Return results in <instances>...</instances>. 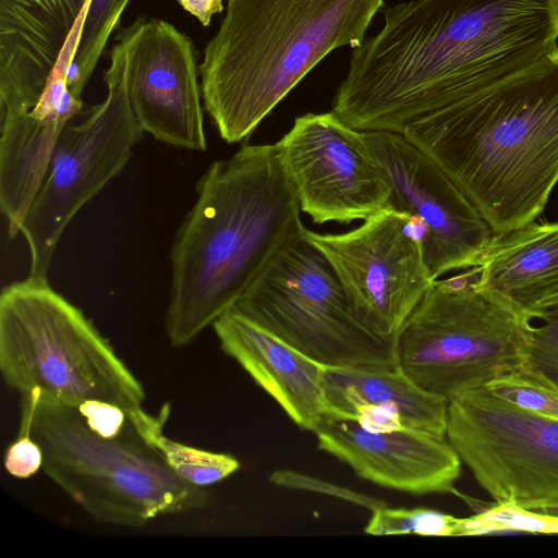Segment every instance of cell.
<instances>
[{
    "mask_svg": "<svg viewBox=\"0 0 558 558\" xmlns=\"http://www.w3.org/2000/svg\"><path fill=\"white\" fill-rule=\"evenodd\" d=\"M383 13L332 101L331 111L363 132L402 134L558 47L551 0H412Z\"/></svg>",
    "mask_w": 558,
    "mask_h": 558,
    "instance_id": "cell-1",
    "label": "cell"
},
{
    "mask_svg": "<svg viewBox=\"0 0 558 558\" xmlns=\"http://www.w3.org/2000/svg\"><path fill=\"white\" fill-rule=\"evenodd\" d=\"M402 134L439 165L495 234L534 222L558 183V47L417 118Z\"/></svg>",
    "mask_w": 558,
    "mask_h": 558,
    "instance_id": "cell-2",
    "label": "cell"
},
{
    "mask_svg": "<svg viewBox=\"0 0 558 558\" xmlns=\"http://www.w3.org/2000/svg\"><path fill=\"white\" fill-rule=\"evenodd\" d=\"M276 144L242 145L213 162L171 250L165 329L190 344L229 311L274 255L305 228Z\"/></svg>",
    "mask_w": 558,
    "mask_h": 558,
    "instance_id": "cell-3",
    "label": "cell"
},
{
    "mask_svg": "<svg viewBox=\"0 0 558 558\" xmlns=\"http://www.w3.org/2000/svg\"><path fill=\"white\" fill-rule=\"evenodd\" d=\"M384 0H228L198 70L220 137L247 140L331 51L360 47Z\"/></svg>",
    "mask_w": 558,
    "mask_h": 558,
    "instance_id": "cell-4",
    "label": "cell"
},
{
    "mask_svg": "<svg viewBox=\"0 0 558 558\" xmlns=\"http://www.w3.org/2000/svg\"><path fill=\"white\" fill-rule=\"evenodd\" d=\"M20 429L43 451V471L95 520L142 526L162 515L201 509L205 488L167 465L130 421L114 438L92 432L74 407L36 392L22 396Z\"/></svg>",
    "mask_w": 558,
    "mask_h": 558,
    "instance_id": "cell-5",
    "label": "cell"
},
{
    "mask_svg": "<svg viewBox=\"0 0 558 558\" xmlns=\"http://www.w3.org/2000/svg\"><path fill=\"white\" fill-rule=\"evenodd\" d=\"M0 369L22 396L70 407L85 401L142 408L141 381L83 312L47 279L7 286L0 295Z\"/></svg>",
    "mask_w": 558,
    "mask_h": 558,
    "instance_id": "cell-6",
    "label": "cell"
},
{
    "mask_svg": "<svg viewBox=\"0 0 558 558\" xmlns=\"http://www.w3.org/2000/svg\"><path fill=\"white\" fill-rule=\"evenodd\" d=\"M471 272L435 280L395 340L397 365L448 402L518 372L532 325L478 292Z\"/></svg>",
    "mask_w": 558,
    "mask_h": 558,
    "instance_id": "cell-7",
    "label": "cell"
},
{
    "mask_svg": "<svg viewBox=\"0 0 558 558\" xmlns=\"http://www.w3.org/2000/svg\"><path fill=\"white\" fill-rule=\"evenodd\" d=\"M303 231L230 310L324 366H396V338L377 335L359 318L331 265Z\"/></svg>",
    "mask_w": 558,
    "mask_h": 558,
    "instance_id": "cell-8",
    "label": "cell"
},
{
    "mask_svg": "<svg viewBox=\"0 0 558 558\" xmlns=\"http://www.w3.org/2000/svg\"><path fill=\"white\" fill-rule=\"evenodd\" d=\"M106 99L78 123L69 122L21 223L29 277L47 279L61 235L77 211L118 175L143 135L131 109L119 61L110 56Z\"/></svg>",
    "mask_w": 558,
    "mask_h": 558,
    "instance_id": "cell-9",
    "label": "cell"
},
{
    "mask_svg": "<svg viewBox=\"0 0 558 558\" xmlns=\"http://www.w3.org/2000/svg\"><path fill=\"white\" fill-rule=\"evenodd\" d=\"M446 438L495 504L558 517V421L486 387L448 402Z\"/></svg>",
    "mask_w": 558,
    "mask_h": 558,
    "instance_id": "cell-10",
    "label": "cell"
},
{
    "mask_svg": "<svg viewBox=\"0 0 558 558\" xmlns=\"http://www.w3.org/2000/svg\"><path fill=\"white\" fill-rule=\"evenodd\" d=\"M415 229L409 215L385 207L344 233L303 231L331 265L359 318L384 338H396L434 282Z\"/></svg>",
    "mask_w": 558,
    "mask_h": 558,
    "instance_id": "cell-11",
    "label": "cell"
},
{
    "mask_svg": "<svg viewBox=\"0 0 558 558\" xmlns=\"http://www.w3.org/2000/svg\"><path fill=\"white\" fill-rule=\"evenodd\" d=\"M363 136L391 190L386 207L415 223L430 278L475 267L495 235L475 206L403 134L367 131Z\"/></svg>",
    "mask_w": 558,
    "mask_h": 558,
    "instance_id": "cell-12",
    "label": "cell"
},
{
    "mask_svg": "<svg viewBox=\"0 0 558 558\" xmlns=\"http://www.w3.org/2000/svg\"><path fill=\"white\" fill-rule=\"evenodd\" d=\"M275 144L301 210L314 222L348 225L387 206L391 190L363 132L332 111L295 118Z\"/></svg>",
    "mask_w": 558,
    "mask_h": 558,
    "instance_id": "cell-13",
    "label": "cell"
},
{
    "mask_svg": "<svg viewBox=\"0 0 558 558\" xmlns=\"http://www.w3.org/2000/svg\"><path fill=\"white\" fill-rule=\"evenodd\" d=\"M131 109L143 132L190 150L207 148L193 41L172 24L138 16L116 36Z\"/></svg>",
    "mask_w": 558,
    "mask_h": 558,
    "instance_id": "cell-14",
    "label": "cell"
},
{
    "mask_svg": "<svg viewBox=\"0 0 558 558\" xmlns=\"http://www.w3.org/2000/svg\"><path fill=\"white\" fill-rule=\"evenodd\" d=\"M90 0H0V111L35 107L65 77Z\"/></svg>",
    "mask_w": 558,
    "mask_h": 558,
    "instance_id": "cell-15",
    "label": "cell"
},
{
    "mask_svg": "<svg viewBox=\"0 0 558 558\" xmlns=\"http://www.w3.org/2000/svg\"><path fill=\"white\" fill-rule=\"evenodd\" d=\"M314 434L319 450L365 481L412 495L456 493L462 462L446 437L409 427L372 432L341 417L324 418Z\"/></svg>",
    "mask_w": 558,
    "mask_h": 558,
    "instance_id": "cell-16",
    "label": "cell"
},
{
    "mask_svg": "<svg viewBox=\"0 0 558 558\" xmlns=\"http://www.w3.org/2000/svg\"><path fill=\"white\" fill-rule=\"evenodd\" d=\"M221 350L232 357L300 428L327 417L325 366L229 310L213 324Z\"/></svg>",
    "mask_w": 558,
    "mask_h": 558,
    "instance_id": "cell-17",
    "label": "cell"
},
{
    "mask_svg": "<svg viewBox=\"0 0 558 558\" xmlns=\"http://www.w3.org/2000/svg\"><path fill=\"white\" fill-rule=\"evenodd\" d=\"M82 108L66 80L56 78L31 110L1 113L0 207L11 239L20 233L60 134Z\"/></svg>",
    "mask_w": 558,
    "mask_h": 558,
    "instance_id": "cell-18",
    "label": "cell"
},
{
    "mask_svg": "<svg viewBox=\"0 0 558 558\" xmlns=\"http://www.w3.org/2000/svg\"><path fill=\"white\" fill-rule=\"evenodd\" d=\"M475 267L478 292L533 320L541 302L558 287V221L495 234Z\"/></svg>",
    "mask_w": 558,
    "mask_h": 558,
    "instance_id": "cell-19",
    "label": "cell"
},
{
    "mask_svg": "<svg viewBox=\"0 0 558 558\" xmlns=\"http://www.w3.org/2000/svg\"><path fill=\"white\" fill-rule=\"evenodd\" d=\"M323 387L327 417L347 418L359 404L390 405L404 427L446 437L448 401L420 387L398 365L325 366Z\"/></svg>",
    "mask_w": 558,
    "mask_h": 558,
    "instance_id": "cell-20",
    "label": "cell"
},
{
    "mask_svg": "<svg viewBox=\"0 0 558 558\" xmlns=\"http://www.w3.org/2000/svg\"><path fill=\"white\" fill-rule=\"evenodd\" d=\"M170 413L165 403L158 415L143 410L129 412V418L141 438L165 460L171 471L183 481L206 488L229 477L240 469L236 458L181 444L163 434Z\"/></svg>",
    "mask_w": 558,
    "mask_h": 558,
    "instance_id": "cell-21",
    "label": "cell"
},
{
    "mask_svg": "<svg viewBox=\"0 0 558 558\" xmlns=\"http://www.w3.org/2000/svg\"><path fill=\"white\" fill-rule=\"evenodd\" d=\"M129 2L130 0L89 1L72 61L80 72L82 90L89 81Z\"/></svg>",
    "mask_w": 558,
    "mask_h": 558,
    "instance_id": "cell-22",
    "label": "cell"
},
{
    "mask_svg": "<svg viewBox=\"0 0 558 558\" xmlns=\"http://www.w3.org/2000/svg\"><path fill=\"white\" fill-rule=\"evenodd\" d=\"M463 519L428 508H388L372 511L364 531L371 535L417 534L461 536Z\"/></svg>",
    "mask_w": 558,
    "mask_h": 558,
    "instance_id": "cell-23",
    "label": "cell"
},
{
    "mask_svg": "<svg viewBox=\"0 0 558 558\" xmlns=\"http://www.w3.org/2000/svg\"><path fill=\"white\" fill-rule=\"evenodd\" d=\"M531 325L520 369L524 378L558 395V308L541 312Z\"/></svg>",
    "mask_w": 558,
    "mask_h": 558,
    "instance_id": "cell-24",
    "label": "cell"
},
{
    "mask_svg": "<svg viewBox=\"0 0 558 558\" xmlns=\"http://www.w3.org/2000/svg\"><path fill=\"white\" fill-rule=\"evenodd\" d=\"M486 388L529 412L558 421V395L517 372L495 379Z\"/></svg>",
    "mask_w": 558,
    "mask_h": 558,
    "instance_id": "cell-25",
    "label": "cell"
},
{
    "mask_svg": "<svg viewBox=\"0 0 558 558\" xmlns=\"http://www.w3.org/2000/svg\"><path fill=\"white\" fill-rule=\"evenodd\" d=\"M269 482L281 487L290 489L313 492L331 496L356 506L366 508L371 511L386 507V502L380 499L369 497L356 490L339 486L328 481L319 480L301 472L291 470H277L269 475Z\"/></svg>",
    "mask_w": 558,
    "mask_h": 558,
    "instance_id": "cell-26",
    "label": "cell"
},
{
    "mask_svg": "<svg viewBox=\"0 0 558 558\" xmlns=\"http://www.w3.org/2000/svg\"><path fill=\"white\" fill-rule=\"evenodd\" d=\"M76 410L89 429L105 438L122 435L130 425L129 413L112 403L85 401Z\"/></svg>",
    "mask_w": 558,
    "mask_h": 558,
    "instance_id": "cell-27",
    "label": "cell"
},
{
    "mask_svg": "<svg viewBox=\"0 0 558 558\" xmlns=\"http://www.w3.org/2000/svg\"><path fill=\"white\" fill-rule=\"evenodd\" d=\"M44 456L39 445L26 430H19L17 438L4 454L7 472L16 478H28L43 469Z\"/></svg>",
    "mask_w": 558,
    "mask_h": 558,
    "instance_id": "cell-28",
    "label": "cell"
},
{
    "mask_svg": "<svg viewBox=\"0 0 558 558\" xmlns=\"http://www.w3.org/2000/svg\"><path fill=\"white\" fill-rule=\"evenodd\" d=\"M184 10L195 16L203 26L222 11V0H175Z\"/></svg>",
    "mask_w": 558,
    "mask_h": 558,
    "instance_id": "cell-29",
    "label": "cell"
},
{
    "mask_svg": "<svg viewBox=\"0 0 558 558\" xmlns=\"http://www.w3.org/2000/svg\"><path fill=\"white\" fill-rule=\"evenodd\" d=\"M558 308V287L554 289L538 305L534 313L533 319L536 318V316L544 311Z\"/></svg>",
    "mask_w": 558,
    "mask_h": 558,
    "instance_id": "cell-30",
    "label": "cell"
},
{
    "mask_svg": "<svg viewBox=\"0 0 558 558\" xmlns=\"http://www.w3.org/2000/svg\"><path fill=\"white\" fill-rule=\"evenodd\" d=\"M551 3H553V8H554V12H555V19H556V24H557V28H558V0H551Z\"/></svg>",
    "mask_w": 558,
    "mask_h": 558,
    "instance_id": "cell-31",
    "label": "cell"
}]
</instances>
